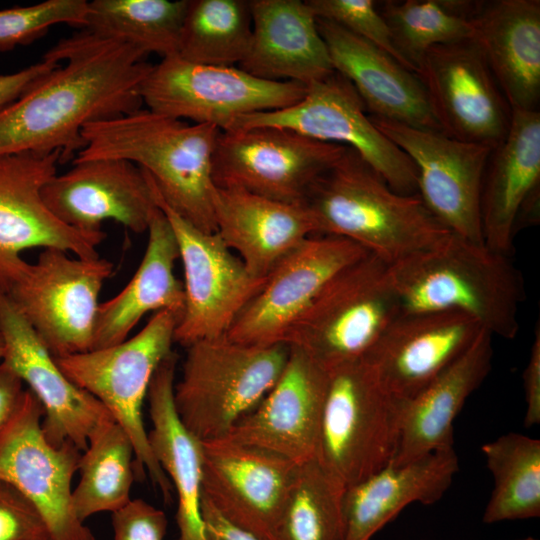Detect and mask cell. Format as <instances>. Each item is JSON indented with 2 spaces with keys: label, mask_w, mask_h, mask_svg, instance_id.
<instances>
[{
  "label": "cell",
  "mask_w": 540,
  "mask_h": 540,
  "mask_svg": "<svg viewBox=\"0 0 540 540\" xmlns=\"http://www.w3.org/2000/svg\"><path fill=\"white\" fill-rule=\"evenodd\" d=\"M201 510L208 540H261L225 520L203 499H201Z\"/></svg>",
  "instance_id": "obj_46"
},
{
  "label": "cell",
  "mask_w": 540,
  "mask_h": 540,
  "mask_svg": "<svg viewBox=\"0 0 540 540\" xmlns=\"http://www.w3.org/2000/svg\"><path fill=\"white\" fill-rule=\"evenodd\" d=\"M493 477L487 524L540 516V440L509 432L481 446Z\"/></svg>",
  "instance_id": "obj_35"
},
{
  "label": "cell",
  "mask_w": 540,
  "mask_h": 540,
  "mask_svg": "<svg viewBox=\"0 0 540 540\" xmlns=\"http://www.w3.org/2000/svg\"><path fill=\"white\" fill-rule=\"evenodd\" d=\"M416 75L443 133L493 149L504 140L511 108L473 39L430 48Z\"/></svg>",
  "instance_id": "obj_17"
},
{
  "label": "cell",
  "mask_w": 540,
  "mask_h": 540,
  "mask_svg": "<svg viewBox=\"0 0 540 540\" xmlns=\"http://www.w3.org/2000/svg\"><path fill=\"white\" fill-rule=\"evenodd\" d=\"M61 153L24 152L0 156V290L25 264V249L55 248L84 259L99 258L103 231L85 232L60 221L42 190L57 173Z\"/></svg>",
  "instance_id": "obj_16"
},
{
  "label": "cell",
  "mask_w": 540,
  "mask_h": 540,
  "mask_svg": "<svg viewBox=\"0 0 540 540\" xmlns=\"http://www.w3.org/2000/svg\"><path fill=\"white\" fill-rule=\"evenodd\" d=\"M367 254L345 238L310 236L274 268L226 336L249 345L286 344L295 322L328 282Z\"/></svg>",
  "instance_id": "obj_18"
},
{
  "label": "cell",
  "mask_w": 540,
  "mask_h": 540,
  "mask_svg": "<svg viewBox=\"0 0 540 540\" xmlns=\"http://www.w3.org/2000/svg\"><path fill=\"white\" fill-rule=\"evenodd\" d=\"M369 117L415 165L417 193L428 209L452 233L484 244L481 193L494 149L452 138L442 131Z\"/></svg>",
  "instance_id": "obj_15"
},
{
  "label": "cell",
  "mask_w": 540,
  "mask_h": 540,
  "mask_svg": "<svg viewBox=\"0 0 540 540\" xmlns=\"http://www.w3.org/2000/svg\"><path fill=\"white\" fill-rule=\"evenodd\" d=\"M482 330L459 312H401L363 360L391 395L407 402L455 362Z\"/></svg>",
  "instance_id": "obj_23"
},
{
  "label": "cell",
  "mask_w": 540,
  "mask_h": 540,
  "mask_svg": "<svg viewBox=\"0 0 540 540\" xmlns=\"http://www.w3.org/2000/svg\"><path fill=\"white\" fill-rule=\"evenodd\" d=\"M147 231V246L137 271L117 295L99 304L92 350L123 342L149 312L168 310L182 316L184 288L174 273L179 259L178 245L159 206Z\"/></svg>",
  "instance_id": "obj_32"
},
{
  "label": "cell",
  "mask_w": 540,
  "mask_h": 540,
  "mask_svg": "<svg viewBox=\"0 0 540 540\" xmlns=\"http://www.w3.org/2000/svg\"><path fill=\"white\" fill-rule=\"evenodd\" d=\"M220 131L140 108L85 125L84 146L74 160L122 159L137 165L168 207L199 230L213 233L212 166Z\"/></svg>",
  "instance_id": "obj_2"
},
{
  "label": "cell",
  "mask_w": 540,
  "mask_h": 540,
  "mask_svg": "<svg viewBox=\"0 0 540 540\" xmlns=\"http://www.w3.org/2000/svg\"><path fill=\"white\" fill-rule=\"evenodd\" d=\"M216 233L257 278L274 268L306 239L316 235L303 203H284L238 188L216 187Z\"/></svg>",
  "instance_id": "obj_26"
},
{
  "label": "cell",
  "mask_w": 540,
  "mask_h": 540,
  "mask_svg": "<svg viewBox=\"0 0 540 540\" xmlns=\"http://www.w3.org/2000/svg\"><path fill=\"white\" fill-rule=\"evenodd\" d=\"M346 147L279 127L220 131L213 154V181L216 187L300 204L316 177Z\"/></svg>",
  "instance_id": "obj_13"
},
{
  "label": "cell",
  "mask_w": 540,
  "mask_h": 540,
  "mask_svg": "<svg viewBox=\"0 0 540 540\" xmlns=\"http://www.w3.org/2000/svg\"><path fill=\"white\" fill-rule=\"evenodd\" d=\"M173 400L183 426L200 442L224 438L275 385L287 363V344L257 346L227 336L186 347Z\"/></svg>",
  "instance_id": "obj_5"
},
{
  "label": "cell",
  "mask_w": 540,
  "mask_h": 540,
  "mask_svg": "<svg viewBox=\"0 0 540 540\" xmlns=\"http://www.w3.org/2000/svg\"><path fill=\"white\" fill-rule=\"evenodd\" d=\"M470 21L473 40L511 110H538L540 1L476 2Z\"/></svg>",
  "instance_id": "obj_28"
},
{
  "label": "cell",
  "mask_w": 540,
  "mask_h": 540,
  "mask_svg": "<svg viewBox=\"0 0 540 540\" xmlns=\"http://www.w3.org/2000/svg\"><path fill=\"white\" fill-rule=\"evenodd\" d=\"M87 11L85 0H46L0 10V52L29 45L57 24L83 28Z\"/></svg>",
  "instance_id": "obj_39"
},
{
  "label": "cell",
  "mask_w": 540,
  "mask_h": 540,
  "mask_svg": "<svg viewBox=\"0 0 540 540\" xmlns=\"http://www.w3.org/2000/svg\"><path fill=\"white\" fill-rule=\"evenodd\" d=\"M317 27L334 71L354 86L372 116L441 131L416 73L331 21L317 18Z\"/></svg>",
  "instance_id": "obj_25"
},
{
  "label": "cell",
  "mask_w": 540,
  "mask_h": 540,
  "mask_svg": "<svg viewBox=\"0 0 540 540\" xmlns=\"http://www.w3.org/2000/svg\"><path fill=\"white\" fill-rule=\"evenodd\" d=\"M476 2L458 0L385 1L379 10L394 44L417 67L432 47L473 39L470 16Z\"/></svg>",
  "instance_id": "obj_38"
},
{
  "label": "cell",
  "mask_w": 540,
  "mask_h": 540,
  "mask_svg": "<svg viewBox=\"0 0 540 540\" xmlns=\"http://www.w3.org/2000/svg\"><path fill=\"white\" fill-rule=\"evenodd\" d=\"M401 312H459L492 336L514 339L525 299L520 270L510 256L451 233L392 265Z\"/></svg>",
  "instance_id": "obj_4"
},
{
  "label": "cell",
  "mask_w": 540,
  "mask_h": 540,
  "mask_svg": "<svg viewBox=\"0 0 540 540\" xmlns=\"http://www.w3.org/2000/svg\"><path fill=\"white\" fill-rule=\"evenodd\" d=\"M346 490L316 457L299 464L275 540H344Z\"/></svg>",
  "instance_id": "obj_37"
},
{
  "label": "cell",
  "mask_w": 540,
  "mask_h": 540,
  "mask_svg": "<svg viewBox=\"0 0 540 540\" xmlns=\"http://www.w3.org/2000/svg\"><path fill=\"white\" fill-rule=\"evenodd\" d=\"M0 334L5 346L2 361L28 385L43 407L45 437L56 446L69 442L83 452L96 429L114 420L109 411L61 371L54 357L1 290Z\"/></svg>",
  "instance_id": "obj_20"
},
{
  "label": "cell",
  "mask_w": 540,
  "mask_h": 540,
  "mask_svg": "<svg viewBox=\"0 0 540 540\" xmlns=\"http://www.w3.org/2000/svg\"><path fill=\"white\" fill-rule=\"evenodd\" d=\"M152 184L156 203L174 232L184 271L185 305L174 343L186 348L201 340L226 336L267 278L253 276L216 232L199 230L175 213Z\"/></svg>",
  "instance_id": "obj_14"
},
{
  "label": "cell",
  "mask_w": 540,
  "mask_h": 540,
  "mask_svg": "<svg viewBox=\"0 0 540 540\" xmlns=\"http://www.w3.org/2000/svg\"><path fill=\"white\" fill-rule=\"evenodd\" d=\"M252 37L239 68L305 86L334 72L317 18L305 1L250 0Z\"/></svg>",
  "instance_id": "obj_27"
},
{
  "label": "cell",
  "mask_w": 540,
  "mask_h": 540,
  "mask_svg": "<svg viewBox=\"0 0 540 540\" xmlns=\"http://www.w3.org/2000/svg\"><path fill=\"white\" fill-rule=\"evenodd\" d=\"M400 313L389 264L369 253L328 282L295 322L286 344L329 370L366 358Z\"/></svg>",
  "instance_id": "obj_8"
},
{
  "label": "cell",
  "mask_w": 540,
  "mask_h": 540,
  "mask_svg": "<svg viewBox=\"0 0 540 540\" xmlns=\"http://www.w3.org/2000/svg\"><path fill=\"white\" fill-rule=\"evenodd\" d=\"M303 204L316 234L350 240L389 265L435 246L452 233L418 193L392 190L349 147L316 177Z\"/></svg>",
  "instance_id": "obj_3"
},
{
  "label": "cell",
  "mask_w": 540,
  "mask_h": 540,
  "mask_svg": "<svg viewBox=\"0 0 540 540\" xmlns=\"http://www.w3.org/2000/svg\"><path fill=\"white\" fill-rule=\"evenodd\" d=\"M189 0H93L83 30L130 44L146 55H178Z\"/></svg>",
  "instance_id": "obj_34"
},
{
  "label": "cell",
  "mask_w": 540,
  "mask_h": 540,
  "mask_svg": "<svg viewBox=\"0 0 540 540\" xmlns=\"http://www.w3.org/2000/svg\"><path fill=\"white\" fill-rule=\"evenodd\" d=\"M178 356L170 352L157 367L147 393L151 450L177 496L175 540H208L201 510L202 445L181 423L173 390Z\"/></svg>",
  "instance_id": "obj_31"
},
{
  "label": "cell",
  "mask_w": 540,
  "mask_h": 540,
  "mask_svg": "<svg viewBox=\"0 0 540 540\" xmlns=\"http://www.w3.org/2000/svg\"><path fill=\"white\" fill-rule=\"evenodd\" d=\"M493 336L482 330L472 345L405 405L396 455L401 465L454 445V421L488 376Z\"/></svg>",
  "instance_id": "obj_29"
},
{
  "label": "cell",
  "mask_w": 540,
  "mask_h": 540,
  "mask_svg": "<svg viewBox=\"0 0 540 540\" xmlns=\"http://www.w3.org/2000/svg\"><path fill=\"white\" fill-rule=\"evenodd\" d=\"M316 18L331 21L384 50L410 71L414 67L396 48L387 22L372 0H307Z\"/></svg>",
  "instance_id": "obj_40"
},
{
  "label": "cell",
  "mask_w": 540,
  "mask_h": 540,
  "mask_svg": "<svg viewBox=\"0 0 540 540\" xmlns=\"http://www.w3.org/2000/svg\"><path fill=\"white\" fill-rule=\"evenodd\" d=\"M526 402L524 425L532 427L540 423V327L534 332L529 360L523 372Z\"/></svg>",
  "instance_id": "obj_43"
},
{
  "label": "cell",
  "mask_w": 540,
  "mask_h": 540,
  "mask_svg": "<svg viewBox=\"0 0 540 540\" xmlns=\"http://www.w3.org/2000/svg\"><path fill=\"white\" fill-rule=\"evenodd\" d=\"M405 405L363 359L329 369L316 459L346 488L387 467L398 449Z\"/></svg>",
  "instance_id": "obj_6"
},
{
  "label": "cell",
  "mask_w": 540,
  "mask_h": 540,
  "mask_svg": "<svg viewBox=\"0 0 540 540\" xmlns=\"http://www.w3.org/2000/svg\"><path fill=\"white\" fill-rule=\"evenodd\" d=\"M519 540H538V539H536L534 537H526L524 539H519Z\"/></svg>",
  "instance_id": "obj_48"
},
{
  "label": "cell",
  "mask_w": 540,
  "mask_h": 540,
  "mask_svg": "<svg viewBox=\"0 0 540 540\" xmlns=\"http://www.w3.org/2000/svg\"><path fill=\"white\" fill-rule=\"evenodd\" d=\"M251 37L249 1L189 0L177 56L198 64L239 65Z\"/></svg>",
  "instance_id": "obj_36"
},
{
  "label": "cell",
  "mask_w": 540,
  "mask_h": 540,
  "mask_svg": "<svg viewBox=\"0 0 540 540\" xmlns=\"http://www.w3.org/2000/svg\"><path fill=\"white\" fill-rule=\"evenodd\" d=\"M201 445V499L233 525L275 540L298 464L227 438Z\"/></svg>",
  "instance_id": "obj_19"
},
{
  "label": "cell",
  "mask_w": 540,
  "mask_h": 540,
  "mask_svg": "<svg viewBox=\"0 0 540 540\" xmlns=\"http://www.w3.org/2000/svg\"><path fill=\"white\" fill-rule=\"evenodd\" d=\"M180 318L175 312L162 310L136 335L119 344L54 357L61 371L99 400L124 429L134 447L137 473L148 472L166 503L172 499L173 487L151 450L142 407L157 367L173 351Z\"/></svg>",
  "instance_id": "obj_7"
},
{
  "label": "cell",
  "mask_w": 540,
  "mask_h": 540,
  "mask_svg": "<svg viewBox=\"0 0 540 540\" xmlns=\"http://www.w3.org/2000/svg\"><path fill=\"white\" fill-rule=\"evenodd\" d=\"M59 64L43 58L17 72L0 74V109L17 99L33 83Z\"/></svg>",
  "instance_id": "obj_44"
},
{
  "label": "cell",
  "mask_w": 540,
  "mask_h": 540,
  "mask_svg": "<svg viewBox=\"0 0 540 540\" xmlns=\"http://www.w3.org/2000/svg\"><path fill=\"white\" fill-rule=\"evenodd\" d=\"M140 49L86 30L61 39L44 55L65 61L0 109V156L61 153V163L83 148L88 123L142 107L139 89L152 65Z\"/></svg>",
  "instance_id": "obj_1"
},
{
  "label": "cell",
  "mask_w": 540,
  "mask_h": 540,
  "mask_svg": "<svg viewBox=\"0 0 540 540\" xmlns=\"http://www.w3.org/2000/svg\"><path fill=\"white\" fill-rule=\"evenodd\" d=\"M4 351H5L4 341H3L2 336L0 334V362L2 361V359L4 357Z\"/></svg>",
  "instance_id": "obj_47"
},
{
  "label": "cell",
  "mask_w": 540,
  "mask_h": 540,
  "mask_svg": "<svg viewBox=\"0 0 540 540\" xmlns=\"http://www.w3.org/2000/svg\"><path fill=\"white\" fill-rule=\"evenodd\" d=\"M0 540H51L36 506L14 486L1 480Z\"/></svg>",
  "instance_id": "obj_41"
},
{
  "label": "cell",
  "mask_w": 540,
  "mask_h": 540,
  "mask_svg": "<svg viewBox=\"0 0 540 540\" xmlns=\"http://www.w3.org/2000/svg\"><path fill=\"white\" fill-rule=\"evenodd\" d=\"M289 347L287 363L275 385L224 438L299 465L317 454L328 370L300 348Z\"/></svg>",
  "instance_id": "obj_22"
},
{
  "label": "cell",
  "mask_w": 540,
  "mask_h": 540,
  "mask_svg": "<svg viewBox=\"0 0 540 540\" xmlns=\"http://www.w3.org/2000/svg\"><path fill=\"white\" fill-rule=\"evenodd\" d=\"M42 196L60 221L85 232L102 231V223L113 220L142 233L158 208L149 174L122 159L74 160L47 182Z\"/></svg>",
  "instance_id": "obj_21"
},
{
  "label": "cell",
  "mask_w": 540,
  "mask_h": 540,
  "mask_svg": "<svg viewBox=\"0 0 540 540\" xmlns=\"http://www.w3.org/2000/svg\"><path fill=\"white\" fill-rule=\"evenodd\" d=\"M306 86L263 80L236 66L198 64L178 56L152 65L139 89L147 109L198 124L229 130L241 117L287 108Z\"/></svg>",
  "instance_id": "obj_10"
},
{
  "label": "cell",
  "mask_w": 540,
  "mask_h": 540,
  "mask_svg": "<svg viewBox=\"0 0 540 540\" xmlns=\"http://www.w3.org/2000/svg\"><path fill=\"white\" fill-rule=\"evenodd\" d=\"M366 112L354 86L334 71L307 85L303 98L297 103L280 110L241 117L229 130L279 127L321 142L347 146L355 150L392 190L404 195L416 194L415 165L373 124Z\"/></svg>",
  "instance_id": "obj_11"
},
{
  "label": "cell",
  "mask_w": 540,
  "mask_h": 540,
  "mask_svg": "<svg viewBox=\"0 0 540 540\" xmlns=\"http://www.w3.org/2000/svg\"><path fill=\"white\" fill-rule=\"evenodd\" d=\"M540 113L512 109L508 133L494 149L483 181L484 244L510 256L518 230L539 221Z\"/></svg>",
  "instance_id": "obj_24"
},
{
  "label": "cell",
  "mask_w": 540,
  "mask_h": 540,
  "mask_svg": "<svg viewBox=\"0 0 540 540\" xmlns=\"http://www.w3.org/2000/svg\"><path fill=\"white\" fill-rule=\"evenodd\" d=\"M43 416L41 403L25 389L16 410L0 427V480L36 506L51 540H95L72 502L81 451L69 442L52 444L42 429Z\"/></svg>",
  "instance_id": "obj_12"
},
{
  "label": "cell",
  "mask_w": 540,
  "mask_h": 540,
  "mask_svg": "<svg viewBox=\"0 0 540 540\" xmlns=\"http://www.w3.org/2000/svg\"><path fill=\"white\" fill-rule=\"evenodd\" d=\"M165 513L143 499H131L112 513L113 540H165Z\"/></svg>",
  "instance_id": "obj_42"
},
{
  "label": "cell",
  "mask_w": 540,
  "mask_h": 540,
  "mask_svg": "<svg viewBox=\"0 0 540 540\" xmlns=\"http://www.w3.org/2000/svg\"><path fill=\"white\" fill-rule=\"evenodd\" d=\"M136 470L133 444L115 420L109 421L90 436L81 453L80 479L72 491L77 517L85 522L101 512H115L131 501Z\"/></svg>",
  "instance_id": "obj_33"
},
{
  "label": "cell",
  "mask_w": 540,
  "mask_h": 540,
  "mask_svg": "<svg viewBox=\"0 0 540 540\" xmlns=\"http://www.w3.org/2000/svg\"><path fill=\"white\" fill-rule=\"evenodd\" d=\"M24 382L4 361L0 362V427L12 416L25 391Z\"/></svg>",
  "instance_id": "obj_45"
},
{
  "label": "cell",
  "mask_w": 540,
  "mask_h": 540,
  "mask_svg": "<svg viewBox=\"0 0 540 540\" xmlns=\"http://www.w3.org/2000/svg\"><path fill=\"white\" fill-rule=\"evenodd\" d=\"M112 273L107 259L46 248L2 292L57 358L92 350L99 295Z\"/></svg>",
  "instance_id": "obj_9"
},
{
  "label": "cell",
  "mask_w": 540,
  "mask_h": 540,
  "mask_svg": "<svg viewBox=\"0 0 540 540\" xmlns=\"http://www.w3.org/2000/svg\"><path fill=\"white\" fill-rule=\"evenodd\" d=\"M459 469L454 447L401 465H388L345 493L344 540L373 536L413 503L432 505L449 489Z\"/></svg>",
  "instance_id": "obj_30"
}]
</instances>
